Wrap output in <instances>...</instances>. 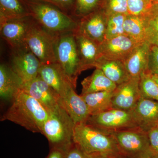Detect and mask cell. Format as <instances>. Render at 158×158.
Listing matches in <instances>:
<instances>
[{
    "label": "cell",
    "instance_id": "obj_1",
    "mask_svg": "<svg viewBox=\"0 0 158 158\" xmlns=\"http://www.w3.org/2000/svg\"><path fill=\"white\" fill-rule=\"evenodd\" d=\"M11 106L1 120H9L34 133L42 132L48 111L36 99L20 90L12 100Z\"/></svg>",
    "mask_w": 158,
    "mask_h": 158
},
{
    "label": "cell",
    "instance_id": "obj_2",
    "mask_svg": "<svg viewBox=\"0 0 158 158\" xmlns=\"http://www.w3.org/2000/svg\"><path fill=\"white\" fill-rule=\"evenodd\" d=\"M73 142L87 155L103 154L126 158L111 134L98 129L86 123L75 126Z\"/></svg>",
    "mask_w": 158,
    "mask_h": 158
},
{
    "label": "cell",
    "instance_id": "obj_3",
    "mask_svg": "<svg viewBox=\"0 0 158 158\" xmlns=\"http://www.w3.org/2000/svg\"><path fill=\"white\" fill-rule=\"evenodd\" d=\"M21 1L31 17L51 34L59 35L76 30L78 22L56 7L41 2Z\"/></svg>",
    "mask_w": 158,
    "mask_h": 158
},
{
    "label": "cell",
    "instance_id": "obj_4",
    "mask_svg": "<svg viewBox=\"0 0 158 158\" xmlns=\"http://www.w3.org/2000/svg\"><path fill=\"white\" fill-rule=\"evenodd\" d=\"M75 124L64 108L49 113L41 134L46 137L52 148L66 151L73 144Z\"/></svg>",
    "mask_w": 158,
    "mask_h": 158
},
{
    "label": "cell",
    "instance_id": "obj_5",
    "mask_svg": "<svg viewBox=\"0 0 158 158\" xmlns=\"http://www.w3.org/2000/svg\"><path fill=\"white\" fill-rule=\"evenodd\" d=\"M58 35L45 30L36 21H31L25 42L42 64L57 62L56 44Z\"/></svg>",
    "mask_w": 158,
    "mask_h": 158
},
{
    "label": "cell",
    "instance_id": "obj_6",
    "mask_svg": "<svg viewBox=\"0 0 158 158\" xmlns=\"http://www.w3.org/2000/svg\"><path fill=\"white\" fill-rule=\"evenodd\" d=\"M127 158H152L148 132L139 127L110 133Z\"/></svg>",
    "mask_w": 158,
    "mask_h": 158
},
{
    "label": "cell",
    "instance_id": "obj_7",
    "mask_svg": "<svg viewBox=\"0 0 158 158\" xmlns=\"http://www.w3.org/2000/svg\"><path fill=\"white\" fill-rule=\"evenodd\" d=\"M56 55L57 62L76 88L77 79L82 71L74 32L58 35Z\"/></svg>",
    "mask_w": 158,
    "mask_h": 158
},
{
    "label": "cell",
    "instance_id": "obj_8",
    "mask_svg": "<svg viewBox=\"0 0 158 158\" xmlns=\"http://www.w3.org/2000/svg\"><path fill=\"white\" fill-rule=\"evenodd\" d=\"M86 123L108 133L139 127L131 111L114 108L98 114L90 115Z\"/></svg>",
    "mask_w": 158,
    "mask_h": 158
},
{
    "label": "cell",
    "instance_id": "obj_9",
    "mask_svg": "<svg viewBox=\"0 0 158 158\" xmlns=\"http://www.w3.org/2000/svg\"><path fill=\"white\" fill-rule=\"evenodd\" d=\"M41 65L27 44L12 49L10 67L22 80L23 84L28 83L38 76Z\"/></svg>",
    "mask_w": 158,
    "mask_h": 158
},
{
    "label": "cell",
    "instance_id": "obj_10",
    "mask_svg": "<svg viewBox=\"0 0 158 158\" xmlns=\"http://www.w3.org/2000/svg\"><path fill=\"white\" fill-rule=\"evenodd\" d=\"M21 90L36 99L49 113H55L64 108L61 97L39 75L23 84Z\"/></svg>",
    "mask_w": 158,
    "mask_h": 158
},
{
    "label": "cell",
    "instance_id": "obj_11",
    "mask_svg": "<svg viewBox=\"0 0 158 158\" xmlns=\"http://www.w3.org/2000/svg\"><path fill=\"white\" fill-rule=\"evenodd\" d=\"M107 19L106 15L99 8L82 17L74 32L91 40L99 46L105 40Z\"/></svg>",
    "mask_w": 158,
    "mask_h": 158
},
{
    "label": "cell",
    "instance_id": "obj_12",
    "mask_svg": "<svg viewBox=\"0 0 158 158\" xmlns=\"http://www.w3.org/2000/svg\"><path fill=\"white\" fill-rule=\"evenodd\" d=\"M139 44L125 34L105 40L99 46L98 57L123 62Z\"/></svg>",
    "mask_w": 158,
    "mask_h": 158
},
{
    "label": "cell",
    "instance_id": "obj_13",
    "mask_svg": "<svg viewBox=\"0 0 158 158\" xmlns=\"http://www.w3.org/2000/svg\"><path fill=\"white\" fill-rule=\"evenodd\" d=\"M39 76L61 98L65 97L69 90L76 88L58 62L42 64Z\"/></svg>",
    "mask_w": 158,
    "mask_h": 158
},
{
    "label": "cell",
    "instance_id": "obj_14",
    "mask_svg": "<svg viewBox=\"0 0 158 158\" xmlns=\"http://www.w3.org/2000/svg\"><path fill=\"white\" fill-rule=\"evenodd\" d=\"M139 80L131 78L117 85L112 98L113 108L128 111L134 109L141 98Z\"/></svg>",
    "mask_w": 158,
    "mask_h": 158
},
{
    "label": "cell",
    "instance_id": "obj_15",
    "mask_svg": "<svg viewBox=\"0 0 158 158\" xmlns=\"http://www.w3.org/2000/svg\"><path fill=\"white\" fill-rule=\"evenodd\" d=\"M28 18L0 23L1 36L11 49L19 47L26 43V35L31 22Z\"/></svg>",
    "mask_w": 158,
    "mask_h": 158
},
{
    "label": "cell",
    "instance_id": "obj_16",
    "mask_svg": "<svg viewBox=\"0 0 158 158\" xmlns=\"http://www.w3.org/2000/svg\"><path fill=\"white\" fill-rule=\"evenodd\" d=\"M136 123L145 131L158 125V102L141 97L131 110Z\"/></svg>",
    "mask_w": 158,
    "mask_h": 158
},
{
    "label": "cell",
    "instance_id": "obj_17",
    "mask_svg": "<svg viewBox=\"0 0 158 158\" xmlns=\"http://www.w3.org/2000/svg\"><path fill=\"white\" fill-rule=\"evenodd\" d=\"M151 45L147 42L139 44L123 61L131 78L140 79L143 73L148 71Z\"/></svg>",
    "mask_w": 158,
    "mask_h": 158
},
{
    "label": "cell",
    "instance_id": "obj_18",
    "mask_svg": "<svg viewBox=\"0 0 158 158\" xmlns=\"http://www.w3.org/2000/svg\"><path fill=\"white\" fill-rule=\"evenodd\" d=\"M75 89L72 88L61 100L63 107L76 125L86 123L90 113L86 102Z\"/></svg>",
    "mask_w": 158,
    "mask_h": 158
},
{
    "label": "cell",
    "instance_id": "obj_19",
    "mask_svg": "<svg viewBox=\"0 0 158 158\" xmlns=\"http://www.w3.org/2000/svg\"><path fill=\"white\" fill-rule=\"evenodd\" d=\"M74 34L81 71L94 67L99 56V46L81 34Z\"/></svg>",
    "mask_w": 158,
    "mask_h": 158
},
{
    "label": "cell",
    "instance_id": "obj_20",
    "mask_svg": "<svg viewBox=\"0 0 158 158\" xmlns=\"http://www.w3.org/2000/svg\"><path fill=\"white\" fill-rule=\"evenodd\" d=\"M23 82L10 66L0 65V96L5 100H12L21 90Z\"/></svg>",
    "mask_w": 158,
    "mask_h": 158
},
{
    "label": "cell",
    "instance_id": "obj_21",
    "mask_svg": "<svg viewBox=\"0 0 158 158\" xmlns=\"http://www.w3.org/2000/svg\"><path fill=\"white\" fill-rule=\"evenodd\" d=\"M94 67L103 72L113 83L118 85L131 79L124 63L119 60H110L98 57Z\"/></svg>",
    "mask_w": 158,
    "mask_h": 158
},
{
    "label": "cell",
    "instance_id": "obj_22",
    "mask_svg": "<svg viewBox=\"0 0 158 158\" xmlns=\"http://www.w3.org/2000/svg\"><path fill=\"white\" fill-rule=\"evenodd\" d=\"M81 95L104 91H113L117 85L108 78L101 70L95 69L92 74L81 82Z\"/></svg>",
    "mask_w": 158,
    "mask_h": 158
},
{
    "label": "cell",
    "instance_id": "obj_23",
    "mask_svg": "<svg viewBox=\"0 0 158 158\" xmlns=\"http://www.w3.org/2000/svg\"><path fill=\"white\" fill-rule=\"evenodd\" d=\"M113 91H104L81 95L88 105L90 115L113 109Z\"/></svg>",
    "mask_w": 158,
    "mask_h": 158
},
{
    "label": "cell",
    "instance_id": "obj_24",
    "mask_svg": "<svg viewBox=\"0 0 158 158\" xmlns=\"http://www.w3.org/2000/svg\"><path fill=\"white\" fill-rule=\"evenodd\" d=\"M31 17L20 0H0V23L9 20Z\"/></svg>",
    "mask_w": 158,
    "mask_h": 158
},
{
    "label": "cell",
    "instance_id": "obj_25",
    "mask_svg": "<svg viewBox=\"0 0 158 158\" xmlns=\"http://www.w3.org/2000/svg\"><path fill=\"white\" fill-rule=\"evenodd\" d=\"M124 34L138 44L146 42L144 15H127L123 23Z\"/></svg>",
    "mask_w": 158,
    "mask_h": 158
},
{
    "label": "cell",
    "instance_id": "obj_26",
    "mask_svg": "<svg viewBox=\"0 0 158 158\" xmlns=\"http://www.w3.org/2000/svg\"><path fill=\"white\" fill-rule=\"evenodd\" d=\"M144 16L146 42L158 46V5H153Z\"/></svg>",
    "mask_w": 158,
    "mask_h": 158
},
{
    "label": "cell",
    "instance_id": "obj_27",
    "mask_svg": "<svg viewBox=\"0 0 158 158\" xmlns=\"http://www.w3.org/2000/svg\"><path fill=\"white\" fill-rule=\"evenodd\" d=\"M139 88L141 97L158 102V84L153 79L149 71L141 75Z\"/></svg>",
    "mask_w": 158,
    "mask_h": 158
},
{
    "label": "cell",
    "instance_id": "obj_28",
    "mask_svg": "<svg viewBox=\"0 0 158 158\" xmlns=\"http://www.w3.org/2000/svg\"><path fill=\"white\" fill-rule=\"evenodd\" d=\"M126 16V15L116 14L107 16L105 40L125 34L123 23Z\"/></svg>",
    "mask_w": 158,
    "mask_h": 158
},
{
    "label": "cell",
    "instance_id": "obj_29",
    "mask_svg": "<svg viewBox=\"0 0 158 158\" xmlns=\"http://www.w3.org/2000/svg\"><path fill=\"white\" fill-rule=\"evenodd\" d=\"M99 8L107 16L128 15L127 0H102Z\"/></svg>",
    "mask_w": 158,
    "mask_h": 158
},
{
    "label": "cell",
    "instance_id": "obj_30",
    "mask_svg": "<svg viewBox=\"0 0 158 158\" xmlns=\"http://www.w3.org/2000/svg\"><path fill=\"white\" fill-rule=\"evenodd\" d=\"M128 15L142 16L145 15L152 8V0H127Z\"/></svg>",
    "mask_w": 158,
    "mask_h": 158
},
{
    "label": "cell",
    "instance_id": "obj_31",
    "mask_svg": "<svg viewBox=\"0 0 158 158\" xmlns=\"http://www.w3.org/2000/svg\"><path fill=\"white\" fill-rule=\"evenodd\" d=\"M102 0H76L74 12L81 18L99 8Z\"/></svg>",
    "mask_w": 158,
    "mask_h": 158
},
{
    "label": "cell",
    "instance_id": "obj_32",
    "mask_svg": "<svg viewBox=\"0 0 158 158\" xmlns=\"http://www.w3.org/2000/svg\"><path fill=\"white\" fill-rule=\"evenodd\" d=\"M152 158H158V126L148 131Z\"/></svg>",
    "mask_w": 158,
    "mask_h": 158
},
{
    "label": "cell",
    "instance_id": "obj_33",
    "mask_svg": "<svg viewBox=\"0 0 158 158\" xmlns=\"http://www.w3.org/2000/svg\"><path fill=\"white\" fill-rule=\"evenodd\" d=\"M148 69L150 73L158 75V46H156L151 45Z\"/></svg>",
    "mask_w": 158,
    "mask_h": 158
},
{
    "label": "cell",
    "instance_id": "obj_34",
    "mask_svg": "<svg viewBox=\"0 0 158 158\" xmlns=\"http://www.w3.org/2000/svg\"><path fill=\"white\" fill-rule=\"evenodd\" d=\"M47 3L56 7L62 11H68L73 6L74 0H30Z\"/></svg>",
    "mask_w": 158,
    "mask_h": 158
},
{
    "label": "cell",
    "instance_id": "obj_35",
    "mask_svg": "<svg viewBox=\"0 0 158 158\" xmlns=\"http://www.w3.org/2000/svg\"><path fill=\"white\" fill-rule=\"evenodd\" d=\"M65 158H88V156L73 143L65 152Z\"/></svg>",
    "mask_w": 158,
    "mask_h": 158
},
{
    "label": "cell",
    "instance_id": "obj_36",
    "mask_svg": "<svg viewBox=\"0 0 158 158\" xmlns=\"http://www.w3.org/2000/svg\"><path fill=\"white\" fill-rule=\"evenodd\" d=\"M65 152L58 148H51L50 152L47 158H65Z\"/></svg>",
    "mask_w": 158,
    "mask_h": 158
},
{
    "label": "cell",
    "instance_id": "obj_37",
    "mask_svg": "<svg viewBox=\"0 0 158 158\" xmlns=\"http://www.w3.org/2000/svg\"><path fill=\"white\" fill-rule=\"evenodd\" d=\"M87 156H88V158H127L124 157L117 156L106 155L103 154L91 155H87Z\"/></svg>",
    "mask_w": 158,
    "mask_h": 158
},
{
    "label": "cell",
    "instance_id": "obj_38",
    "mask_svg": "<svg viewBox=\"0 0 158 158\" xmlns=\"http://www.w3.org/2000/svg\"><path fill=\"white\" fill-rule=\"evenodd\" d=\"M151 75L153 79L158 84V75H157L155 74H152V73Z\"/></svg>",
    "mask_w": 158,
    "mask_h": 158
},
{
    "label": "cell",
    "instance_id": "obj_39",
    "mask_svg": "<svg viewBox=\"0 0 158 158\" xmlns=\"http://www.w3.org/2000/svg\"><path fill=\"white\" fill-rule=\"evenodd\" d=\"M153 5H158V0H152Z\"/></svg>",
    "mask_w": 158,
    "mask_h": 158
},
{
    "label": "cell",
    "instance_id": "obj_40",
    "mask_svg": "<svg viewBox=\"0 0 158 158\" xmlns=\"http://www.w3.org/2000/svg\"></svg>",
    "mask_w": 158,
    "mask_h": 158
}]
</instances>
